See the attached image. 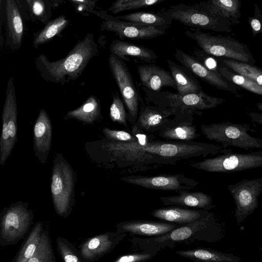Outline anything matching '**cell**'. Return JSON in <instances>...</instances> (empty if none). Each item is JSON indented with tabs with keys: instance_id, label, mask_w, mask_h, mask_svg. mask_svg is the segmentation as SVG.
Masks as SVG:
<instances>
[{
	"instance_id": "47",
	"label": "cell",
	"mask_w": 262,
	"mask_h": 262,
	"mask_svg": "<svg viewBox=\"0 0 262 262\" xmlns=\"http://www.w3.org/2000/svg\"><path fill=\"white\" fill-rule=\"evenodd\" d=\"M256 106L258 111H262V102L257 103Z\"/></svg>"
},
{
	"instance_id": "4",
	"label": "cell",
	"mask_w": 262,
	"mask_h": 262,
	"mask_svg": "<svg viewBox=\"0 0 262 262\" xmlns=\"http://www.w3.org/2000/svg\"><path fill=\"white\" fill-rule=\"evenodd\" d=\"M185 34L194 40L203 51L213 57L251 64L256 61L248 46L230 36L213 35L197 29L186 30Z\"/></svg>"
},
{
	"instance_id": "29",
	"label": "cell",
	"mask_w": 262,
	"mask_h": 262,
	"mask_svg": "<svg viewBox=\"0 0 262 262\" xmlns=\"http://www.w3.org/2000/svg\"><path fill=\"white\" fill-rule=\"evenodd\" d=\"M101 116V106L97 97L92 95L79 107L69 111L65 119H74L85 124H92Z\"/></svg>"
},
{
	"instance_id": "19",
	"label": "cell",
	"mask_w": 262,
	"mask_h": 262,
	"mask_svg": "<svg viewBox=\"0 0 262 262\" xmlns=\"http://www.w3.org/2000/svg\"><path fill=\"white\" fill-rule=\"evenodd\" d=\"M6 44L11 50L20 48L24 33L22 17L14 0H7L5 3Z\"/></svg>"
},
{
	"instance_id": "31",
	"label": "cell",
	"mask_w": 262,
	"mask_h": 262,
	"mask_svg": "<svg viewBox=\"0 0 262 262\" xmlns=\"http://www.w3.org/2000/svg\"><path fill=\"white\" fill-rule=\"evenodd\" d=\"M69 23L64 15H60L50 21L41 30L33 34V47L37 49L40 45L50 41L60 34Z\"/></svg>"
},
{
	"instance_id": "41",
	"label": "cell",
	"mask_w": 262,
	"mask_h": 262,
	"mask_svg": "<svg viewBox=\"0 0 262 262\" xmlns=\"http://www.w3.org/2000/svg\"><path fill=\"white\" fill-rule=\"evenodd\" d=\"M102 133L105 138L114 142H128L137 140V137L134 134H130L124 130H115L108 127H104Z\"/></svg>"
},
{
	"instance_id": "35",
	"label": "cell",
	"mask_w": 262,
	"mask_h": 262,
	"mask_svg": "<svg viewBox=\"0 0 262 262\" xmlns=\"http://www.w3.org/2000/svg\"><path fill=\"white\" fill-rule=\"evenodd\" d=\"M29 13L32 21L37 20L46 25L51 17L53 7L49 0H26Z\"/></svg>"
},
{
	"instance_id": "13",
	"label": "cell",
	"mask_w": 262,
	"mask_h": 262,
	"mask_svg": "<svg viewBox=\"0 0 262 262\" xmlns=\"http://www.w3.org/2000/svg\"><path fill=\"white\" fill-rule=\"evenodd\" d=\"M227 188L235 202V216L239 223L258 207V198L262 193V178L243 179L228 185Z\"/></svg>"
},
{
	"instance_id": "27",
	"label": "cell",
	"mask_w": 262,
	"mask_h": 262,
	"mask_svg": "<svg viewBox=\"0 0 262 262\" xmlns=\"http://www.w3.org/2000/svg\"><path fill=\"white\" fill-rule=\"evenodd\" d=\"M157 134L161 138L177 141H191L200 136L192 122L179 121L173 119L165 128Z\"/></svg>"
},
{
	"instance_id": "37",
	"label": "cell",
	"mask_w": 262,
	"mask_h": 262,
	"mask_svg": "<svg viewBox=\"0 0 262 262\" xmlns=\"http://www.w3.org/2000/svg\"><path fill=\"white\" fill-rule=\"evenodd\" d=\"M28 262H56L48 231L45 229L33 256Z\"/></svg>"
},
{
	"instance_id": "14",
	"label": "cell",
	"mask_w": 262,
	"mask_h": 262,
	"mask_svg": "<svg viewBox=\"0 0 262 262\" xmlns=\"http://www.w3.org/2000/svg\"><path fill=\"white\" fill-rule=\"evenodd\" d=\"M121 180L142 187L160 190L189 191L199 183L183 174H164L156 176L130 175L121 178Z\"/></svg>"
},
{
	"instance_id": "42",
	"label": "cell",
	"mask_w": 262,
	"mask_h": 262,
	"mask_svg": "<svg viewBox=\"0 0 262 262\" xmlns=\"http://www.w3.org/2000/svg\"><path fill=\"white\" fill-rule=\"evenodd\" d=\"M193 54L195 56L194 57L207 69L217 74H221L219 70L220 67L213 56L207 54L202 50H195Z\"/></svg>"
},
{
	"instance_id": "3",
	"label": "cell",
	"mask_w": 262,
	"mask_h": 262,
	"mask_svg": "<svg viewBox=\"0 0 262 262\" xmlns=\"http://www.w3.org/2000/svg\"><path fill=\"white\" fill-rule=\"evenodd\" d=\"M147 103L169 111L173 119L192 122L200 111L213 108L225 100L207 95L203 91L198 94L181 95L168 91L154 92L143 88Z\"/></svg>"
},
{
	"instance_id": "15",
	"label": "cell",
	"mask_w": 262,
	"mask_h": 262,
	"mask_svg": "<svg viewBox=\"0 0 262 262\" xmlns=\"http://www.w3.org/2000/svg\"><path fill=\"white\" fill-rule=\"evenodd\" d=\"M174 56L182 66L211 86L220 90L237 94L236 85L225 79L221 74L207 69L193 56L179 49H176Z\"/></svg>"
},
{
	"instance_id": "17",
	"label": "cell",
	"mask_w": 262,
	"mask_h": 262,
	"mask_svg": "<svg viewBox=\"0 0 262 262\" xmlns=\"http://www.w3.org/2000/svg\"><path fill=\"white\" fill-rule=\"evenodd\" d=\"M172 114L167 110L154 105L143 104L136 122L132 125L143 133H158L172 120Z\"/></svg>"
},
{
	"instance_id": "6",
	"label": "cell",
	"mask_w": 262,
	"mask_h": 262,
	"mask_svg": "<svg viewBox=\"0 0 262 262\" xmlns=\"http://www.w3.org/2000/svg\"><path fill=\"white\" fill-rule=\"evenodd\" d=\"M33 211L22 201L4 208L0 213V245H14L24 239L33 224Z\"/></svg>"
},
{
	"instance_id": "10",
	"label": "cell",
	"mask_w": 262,
	"mask_h": 262,
	"mask_svg": "<svg viewBox=\"0 0 262 262\" xmlns=\"http://www.w3.org/2000/svg\"><path fill=\"white\" fill-rule=\"evenodd\" d=\"M2 117L0 165L3 166L5 164L17 142V107L13 77H11L7 82L6 98Z\"/></svg>"
},
{
	"instance_id": "12",
	"label": "cell",
	"mask_w": 262,
	"mask_h": 262,
	"mask_svg": "<svg viewBox=\"0 0 262 262\" xmlns=\"http://www.w3.org/2000/svg\"><path fill=\"white\" fill-rule=\"evenodd\" d=\"M94 14L104 20L100 25L101 31L113 32L122 40L149 39L166 33L164 29L122 20L108 15L104 11H95Z\"/></svg>"
},
{
	"instance_id": "33",
	"label": "cell",
	"mask_w": 262,
	"mask_h": 262,
	"mask_svg": "<svg viewBox=\"0 0 262 262\" xmlns=\"http://www.w3.org/2000/svg\"><path fill=\"white\" fill-rule=\"evenodd\" d=\"M210 216V214L209 213L194 222L172 230L168 234L156 238L155 241L159 242L168 240L181 241L188 238L199 230L207 226Z\"/></svg>"
},
{
	"instance_id": "23",
	"label": "cell",
	"mask_w": 262,
	"mask_h": 262,
	"mask_svg": "<svg viewBox=\"0 0 262 262\" xmlns=\"http://www.w3.org/2000/svg\"><path fill=\"white\" fill-rule=\"evenodd\" d=\"M167 62L176 82L178 94L184 95L198 94L202 91L200 83L189 70L169 59Z\"/></svg>"
},
{
	"instance_id": "21",
	"label": "cell",
	"mask_w": 262,
	"mask_h": 262,
	"mask_svg": "<svg viewBox=\"0 0 262 262\" xmlns=\"http://www.w3.org/2000/svg\"><path fill=\"white\" fill-rule=\"evenodd\" d=\"M110 50L111 54L123 61H129L127 57L129 56L149 63L158 58L155 52L150 49L119 39H115L111 42Z\"/></svg>"
},
{
	"instance_id": "26",
	"label": "cell",
	"mask_w": 262,
	"mask_h": 262,
	"mask_svg": "<svg viewBox=\"0 0 262 262\" xmlns=\"http://www.w3.org/2000/svg\"><path fill=\"white\" fill-rule=\"evenodd\" d=\"M208 213V212L204 210L170 207L156 209L151 213V214L157 219L168 222L188 224L195 221Z\"/></svg>"
},
{
	"instance_id": "46",
	"label": "cell",
	"mask_w": 262,
	"mask_h": 262,
	"mask_svg": "<svg viewBox=\"0 0 262 262\" xmlns=\"http://www.w3.org/2000/svg\"><path fill=\"white\" fill-rule=\"evenodd\" d=\"M249 116L255 125H259L262 126V113L250 112Z\"/></svg>"
},
{
	"instance_id": "45",
	"label": "cell",
	"mask_w": 262,
	"mask_h": 262,
	"mask_svg": "<svg viewBox=\"0 0 262 262\" xmlns=\"http://www.w3.org/2000/svg\"><path fill=\"white\" fill-rule=\"evenodd\" d=\"M147 253H134L121 256L112 262H141L150 258Z\"/></svg>"
},
{
	"instance_id": "2",
	"label": "cell",
	"mask_w": 262,
	"mask_h": 262,
	"mask_svg": "<svg viewBox=\"0 0 262 262\" xmlns=\"http://www.w3.org/2000/svg\"><path fill=\"white\" fill-rule=\"evenodd\" d=\"M99 54L92 33L79 40L63 58L51 61L40 54L35 59L36 70L47 82L64 85L78 78L90 61Z\"/></svg>"
},
{
	"instance_id": "22",
	"label": "cell",
	"mask_w": 262,
	"mask_h": 262,
	"mask_svg": "<svg viewBox=\"0 0 262 262\" xmlns=\"http://www.w3.org/2000/svg\"><path fill=\"white\" fill-rule=\"evenodd\" d=\"M178 193V195L161 196L160 199L165 205H178L204 210H209L215 206L212 204V197L204 192L184 190Z\"/></svg>"
},
{
	"instance_id": "39",
	"label": "cell",
	"mask_w": 262,
	"mask_h": 262,
	"mask_svg": "<svg viewBox=\"0 0 262 262\" xmlns=\"http://www.w3.org/2000/svg\"><path fill=\"white\" fill-rule=\"evenodd\" d=\"M164 1V0H117L113 3L108 10L116 14L125 11L158 5Z\"/></svg>"
},
{
	"instance_id": "7",
	"label": "cell",
	"mask_w": 262,
	"mask_h": 262,
	"mask_svg": "<svg viewBox=\"0 0 262 262\" xmlns=\"http://www.w3.org/2000/svg\"><path fill=\"white\" fill-rule=\"evenodd\" d=\"M201 130L209 140L221 144L223 148L228 146L237 147L245 150L262 149V140L251 136L248 132L251 130L249 125L233 123L229 121L202 124Z\"/></svg>"
},
{
	"instance_id": "36",
	"label": "cell",
	"mask_w": 262,
	"mask_h": 262,
	"mask_svg": "<svg viewBox=\"0 0 262 262\" xmlns=\"http://www.w3.org/2000/svg\"><path fill=\"white\" fill-rule=\"evenodd\" d=\"M221 75L227 80L253 94L262 96V86L253 80L238 74L226 67H220Z\"/></svg>"
},
{
	"instance_id": "8",
	"label": "cell",
	"mask_w": 262,
	"mask_h": 262,
	"mask_svg": "<svg viewBox=\"0 0 262 262\" xmlns=\"http://www.w3.org/2000/svg\"><path fill=\"white\" fill-rule=\"evenodd\" d=\"M165 11L172 20L194 29L217 32H232V25L228 20L211 13L202 8L199 4L192 5L179 4L170 6Z\"/></svg>"
},
{
	"instance_id": "34",
	"label": "cell",
	"mask_w": 262,
	"mask_h": 262,
	"mask_svg": "<svg viewBox=\"0 0 262 262\" xmlns=\"http://www.w3.org/2000/svg\"><path fill=\"white\" fill-rule=\"evenodd\" d=\"M222 63L233 72L246 77L262 86V68L254 64L232 59H223Z\"/></svg>"
},
{
	"instance_id": "9",
	"label": "cell",
	"mask_w": 262,
	"mask_h": 262,
	"mask_svg": "<svg viewBox=\"0 0 262 262\" xmlns=\"http://www.w3.org/2000/svg\"><path fill=\"white\" fill-rule=\"evenodd\" d=\"M190 165L209 172L230 173L262 167V151L249 153L232 152L231 149H223L222 154L194 162Z\"/></svg>"
},
{
	"instance_id": "1",
	"label": "cell",
	"mask_w": 262,
	"mask_h": 262,
	"mask_svg": "<svg viewBox=\"0 0 262 262\" xmlns=\"http://www.w3.org/2000/svg\"><path fill=\"white\" fill-rule=\"evenodd\" d=\"M132 130L137 137L135 141L117 142L104 138L87 142L85 149L91 159L108 168L135 173L174 165L188 159L206 158L221 153L224 149L219 145L193 141L156 140L133 125Z\"/></svg>"
},
{
	"instance_id": "30",
	"label": "cell",
	"mask_w": 262,
	"mask_h": 262,
	"mask_svg": "<svg viewBox=\"0 0 262 262\" xmlns=\"http://www.w3.org/2000/svg\"><path fill=\"white\" fill-rule=\"evenodd\" d=\"M45 230L42 223H36L31 229L11 262H28L34 255Z\"/></svg>"
},
{
	"instance_id": "32",
	"label": "cell",
	"mask_w": 262,
	"mask_h": 262,
	"mask_svg": "<svg viewBox=\"0 0 262 262\" xmlns=\"http://www.w3.org/2000/svg\"><path fill=\"white\" fill-rule=\"evenodd\" d=\"M176 253L181 256L201 262H235L239 260L238 257L233 255L206 249L178 251Z\"/></svg>"
},
{
	"instance_id": "28",
	"label": "cell",
	"mask_w": 262,
	"mask_h": 262,
	"mask_svg": "<svg viewBox=\"0 0 262 262\" xmlns=\"http://www.w3.org/2000/svg\"><path fill=\"white\" fill-rule=\"evenodd\" d=\"M116 17L122 20L155 27L165 30L172 23V19L165 11H138Z\"/></svg>"
},
{
	"instance_id": "25",
	"label": "cell",
	"mask_w": 262,
	"mask_h": 262,
	"mask_svg": "<svg viewBox=\"0 0 262 262\" xmlns=\"http://www.w3.org/2000/svg\"><path fill=\"white\" fill-rule=\"evenodd\" d=\"M198 4L211 13L228 20L232 25L240 23L241 3L239 0H210Z\"/></svg>"
},
{
	"instance_id": "20",
	"label": "cell",
	"mask_w": 262,
	"mask_h": 262,
	"mask_svg": "<svg viewBox=\"0 0 262 262\" xmlns=\"http://www.w3.org/2000/svg\"><path fill=\"white\" fill-rule=\"evenodd\" d=\"M137 71L142 88L160 92L164 87L177 89L176 82L170 73L154 64H141Z\"/></svg>"
},
{
	"instance_id": "44",
	"label": "cell",
	"mask_w": 262,
	"mask_h": 262,
	"mask_svg": "<svg viewBox=\"0 0 262 262\" xmlns=\"http://www.w3.org/2000/svg\"><path fill=\"white\" fill-rule=\"evenodd\" d=\"M254 13L252 17H248V22L251 28L252 35L255 36L262 33V14L258 6L254 5Z\"/></svg>"
},
{
	"instance_id": "43",
	"label": "cell",
	"mask_w": 262,
	"mask_h": 262,
	"mask_svg": "<svg viewBox=\"0 0 262 262\" xmlns=\"http://www.w3.org/2000/svg\"><path fill=\"white\" fill-rule=\"evenodd\" d=\"M73 5L77 13L84 15H89L93 13L96 6L97 0H69Z\"/></svg>"
},
{
	"instance_id": "38",
	"label": "cell",
	"mask_w": 262,
	"mask_h": 262,
	"mask_svg": "<svg viewBox=\"0 0 262 262\" xmlns=\"http://www.w3.org/2000/svg\"><path fill=\"white\" fill-rule=\"evenodd\" d=\"M56 244L57 251L63 262H85L79 250L67 238L57 237Z\"/></svg>"
},
{
	"instance_id": "16",
	"label": "cell",
	"mask_w": 262,
	"mask_h": 262,
	"mask_svg": "<svg viewBox=\"0 0 262 262\" xmlns=\"http://www.w3.org/2000/svg\"><path fill=\"white\" fill-rule=\"evenodd\" d=\"M120 236L117 233L105 232L90 237L78 246L85 262H95L111 252Z\"/></svg>"
},
{
	"instance_id": "11",
	"label": "cell",
	"mask_w": 262,
	"mask_h": 262,
	"mask_svg": "<svg viewBox=\"0 0 262 262\" xmlns=\"http://www.w3.org/2000/svg\"><path fill=\"white\" fill-rule=\"evenodd\" d=\"M108 64L127 110V119L134 124L138 119L141 98L131 74L124 61L110 54Z\"/></svg>"
},
{
	"instance_id": "24",
	"label": "cell",
	"mask_w": 262,
	"mask_h": 262,
	"mask_svg": "<svg viewBox=\"0 0 262 262\" xmlns=\"http://www.w3.org/2000/svg\"><path fill=\"white\" fill-rule=\"evenodd\" d=\"M117 233L130 232L144 235H157L167 233L176 227L173 224L154 222L146 221H133L119 224Z\"/></svg>"
},
{
	"instance_id": "5",
	"label": "cell",
	"mask_w": 262,
	"mask_h": 262,
	"mask_svg": "<svg viewBox=\"0 0 262 262\" xmlns=\"http://www.w3.org/2000/svg\"><path fill=\"white\" fill-rule=\"evenodd\" d=\"M76 173L62 154L57 153L53 160L51 192L55 211L66 218L71 213L75 203Z\"/></svg>"
},
{
	"instance_id": "40",
	"label": "cell",
	"mask_w": 262,
	"mask_h": 262,
	"mask_svg": "<svg viewBox=\"0 0 262 262\" xmlns=\"http://www.w3.org/2000/svg\"><path fill=\"white\" fill-rule=\"evenodd\" d=\"M110 117L113 122L127 127V113L124 102L117 92L113 94V101L110 108Z\"/></svg>"
},
{
	"instance_id": "18",
	"label": "cell",
	"mask_w": 262,
	"mask_h": 262,
	"mask_svg": "<svg viewBox=\"0 0 262 262\" xmlns=\"http://www.w3.org/2000/svg\"><path fill=\"white\" fill-rule=\"evenodd\" d=\"M52 138V125L44 109H41L33 127V148L38 160L45 164L50 152Z\"/></svg>"
}]
</instances>
